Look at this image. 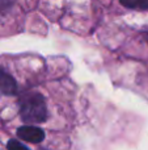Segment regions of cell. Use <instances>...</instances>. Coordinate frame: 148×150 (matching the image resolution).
Segmentation results:
<instances>
[{
  "label": "cell",
  "mask_w": 148,
  "mask_h": 150,
  "mask_svg": "<svg viewBox=\"0 0 148 150\" xmlns=\"http://www.w3.org/2000/svg\"><path fill=\"white\" fill-rule=\"evenodd\" d=\"M20 115L29 124H38L46 120V105L39 93L31 92L25 95L20 101Z\"/></svg>",
  "instance_id": "6da1fadb"
},
{
  "label": "cell",
  "mask_w": 148,
  "mask_h": 150,
  "mask_svg": "<svg viewBox=\"0 0 148 150\" xmlns=\"http://www.w3.org/2000/svg\"><path fill=\"white\" fill-rule=\"evenodd\" d=\"M17 136L21 140L31 144H38L45 138L43 130L36 127H20L17 129Z\"/></svg>",
  "instance_id": "7a4b0ae2"
},
{
  "label": "cell",
  "mask_w": 148,
  "mask_h": 150,
  "mask_svg": "<svg viewBox=\"0 0 148 150\" xmlns=\"http://www.w3.org/2000/svg\"><path fill=\"white\" fill-rule=\"evenodd\" d=\"M17 91L16 80L3 67H0V92L4 95H15Z\"/></svg>",
  "instance_id": "3957f363"
},
{
  "label": "cell",
  "mask_w": 148,
  "mask_h": 150,
  "mask_svg": "<svg viewBox=\"0 0 148 150\" xmlns=\"http://www.w3.org/2000/svg\"><path fill=\"white\" fill-rule=\"evenodd\" d=\"M121 3L133 9H148V0H121Z\"/></svg>",
  "instance_id": "277c9868"
},
{
  "label": "cell",
  "mask_w": 148,
  "mask_h": 150,
  "mask_svg": "<svg viewBox=\"0 0 148 150\" xmlns=\"http://www.w3.org/2000/svg\"><path fill=\"white\" fill-rule=\"evenodd\" d=\"M7 148L8 149H20V150H26L28 149V146L26 145H24L22 142H20V141H17V140H10L9 142L7 144Z\"/></svg>",
  "instance_id": "5b68a950"
}]
</instances>
